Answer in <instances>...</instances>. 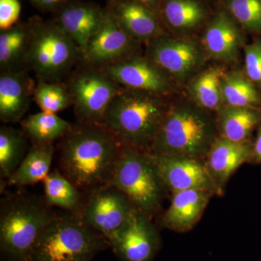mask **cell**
Returning a JSON list of instances; mask_svg holds the SVG:
<instances>
[{
    "mask_svg": "<svg viewBox=\"0 0 261 261\" xmlns=\"http://www.w3.org/2000/svg\"><path fill=\"white\" fill-rule=\"evenodd\" d=\"M108 240L122 261H154L161 247V236L152 218L137 209Z\"/></svg>",
    "mask_w": 261,
    "mask_h": 261,
    "instance_id": "30bf717a",
    "label": "cell"
},
{
    "mask_svg": "<svg viewBox=\"0 0 261 261\" xmlns=\"http://www.w3.org/2000/svg\"><path fill=\"white\" fill-rule=\"evenodd\" d=\"M31 39L25 64L41 82H60L80 58V48L53 21L30 22Z\"/></svg>",
    "mask_w": 261,
    "mask_h": 261,
    "instance_id": "52a82bcc",
    "label": "cell"
},
{
    "mask_svg": "<svg viewBox=\"0 0 261 261\" xmlns=\"http://www.w3.org/2000/svg\"><path fill=\"white\" fill-rule=\"evenodd\" d=\"M34 82L24 70L2 72L0 119L5 123L20 121L34 97Z\"/></svg>",
    "mask_w": 261,
    "mask_h": 261,
    "instance_id": "d6986e66",
    "label": "cell"
},
{
    "mask_svg": "<svg viewBox=\"0 0 261 261\" xmlns=\"http://www.w3.org/2000/svg\"><path fill=\"white\" fill-rule=\"evenodd\" d=\"M54 21L80 48L82 56L102 25L105 10L93 3L67 0L56 10Z\"/></svg>",
    "mask_w": 261,
    "mask_h": 261,
    "instance_id": "9a60e30c",
    "label": "cell"
},
{
    "mask_svg": "<svg viewBox=\"0 0 261 261\" xmlns=\"http://www.w3.org/2000/svg\"><path fill=\"white\" fill-rule=\"evenodd\" d=\"M21 125L34 145L53 143V141L63 138L72 128L68 121L56 114L43 111L31 115Z\"/></svg>",
    "mask_w": 261,
    "mask_h": 261,
    "instance_id": "83f0119b",
    "label": "cell"
},
{
    "mask_svg": "<svg viewBox=\"0 0 261 261\" xmlns=\"http://www.w3.org/2000/svg\"><path fill=\"white\" fill-rule=\"evenodd\" d=\"M214 196L202 190H185L171 194V203L161 216L160 224L178 233L191 231L200 221Z\"/></svg>",
    "mask_w": 261,
    "mask_h": 261,
    "instance_id": "ac0fdd59",
    "label": "cell"
},
{
    "mask_svg": "<svg viewBox=\"0 0 261 261\" xmlns=\"http://www.w3.org/2000/svg\"><path fill=\"white\" fill-rule=\"evenodd\" d=\"M136 42H149L162 35L159 15L135 0H110L106 9Z\"/></svg>",
    "mask_w": 261,
    "mask_h": 261,
    "instance_id": "e0dca14e",
    "label": "cell"
},
{
    "mask_svg": "<svg viewBox=\"0 0 261 261\" xmlns=\"http://www.w3.org/2000/svg\"><path fill=\"white\" fill-rule=\"evenodd\" d=\"M102 124H80L62 138L60 164L63 174L87 193L109 185L123 147Z\"/></svg>",
    "mask_w": 261,
    "mask_h": 261,
    "instance_id": "6da1fadb",
    "label": "cell"
},
{
    "mask_svg": "<svg viewBox=\"0 0 261 261\" xmlns=\"http://www.w3.org/2000/svg\"><path fill=\"white\" fill-rule=\"evenodd\" d=\"M135 1L139 2V3L145 5V6H147V8L152 10L156 14L159 15L161 0H135Z\"/></svg>",
    "mask_w": 261,
    "mask_h": 261,
    "instance_id": "d590c367",
    "label": "cell"
},
{
    "mask_svg": "<svg viewBox=\"0 0 261 261\" xmlns=\"http://www.w3.org/2000/svg\"><path fill=\"white\" fill-rule=\"evenodd\" d=\"M225 70L220 66H212L199 72L189 81V92L192 100L201 108L216 113L224 106L221 80Z\"/></svg>",
    "mask_w": 261,
    "mask_h": 261,
    "instance_id": "603a6c76",
    "label": "cell"
},
{
    "mask_svg": "<svg viewBox=\"0 0 261 261\" xmlns=\"http://www.w3.org/2000/svg\"><path fill=\"white\" fill-rule=\"evenodd\" d=\"M34 99L43 112L56 114L72 105V99L67 87L59 82L39 81L35 86Z\"/></svg>",
    "mask_w": 261,
    "mask_h": 261,
    "instance_id": "f546056e",
    "label": "cell"
},
{
    "mask_svg": "<svg viewBox=\"0 0 261 261\" xmlns=\"http://www.w3.org/2000/svg\"><path fill=\"white\" fill-rule=\"evenodd\" d=\"M219 137L216 113L192 99L169 103L151 152L205 160Z\"/></svg>",
    "mask_w": 261,
    "mask_h": 261,
    "instance_id": "7a4b0ae2",
    "label": "cell"
},
{
    "mask_svg": "<svg viewBox=\"0 0 261 261\" xmlns=\"http://www.w3.org/2000/svg\"><path fill=\"white\" fill-rule=\"evenodd\" d=\"M256 135L252 140V150L250 163L261 165V123L257 128Z\"/></svg>",
    "mask_w": 261,
    "mask_h": 261,
    "instance_id": "836d02e7",
    "label": "cell"
},
{
    "mask_svg": "<svg viewBox=\"0 0 261 261\" xmlns=\"http://www.w3.org/2000/svg\"><path fill=\"white\" fill-rule=\"evenodd\" d=\"M243 46V34L226 13L215 17L202 38V47L206 54L224 63L236 61Z\"/></svg>",
    "mask_w": 261,
    "mask_h": 261,
    "instance_id": "ffe728a7",
    "label": "cell"
},
{
    "mask_svg": "<svg viewBox=\"0 0 261 261\" xmlns=\"http://www.w3.org/2000/svg\"><path fill=\"white\" fill-rule=\"evenodd\" d=\"M2 261H3V260H2Z\"/></svg>",
    "mask_w": 261,
    "mask_h": 261,
    "instance_id": "8d00e7d4",
    "label": "cell"
},
{
    "mask_svg": "<svg viewBox=\"0 0 261 261\" xmlns=\"http://www.w3.org/2000/svg\"><path fill=\"white\" fill-rule=\"evenodd\" d=\"M147 44L146 57L176 82L191 80L205 62L202 45L188 38L162 34Z\"/></svg>",
    "mask_w": 261,
    "mask_h": 261,
    "instance_id": "9c48e42d",
    "label": "cell"
},
{
    "mask_svg": "<svg viewBox=\"0 0 261 261\" xmlns=\"http://www.w3.org/2000/svg\"><path fill=\"white\" fill-rule=\"evenodd\" d=\"M99 68L123 88L164 98L173 91L172 79L146 56L133 55Z\"/></svg>",
    "mask_w": 261,
    "mask_h": 261,
    "instance_id": "7c38bea8",
    "label": "cell"
},
{
    "mask_svg": "<svg viewBox=\"0 0 261 261\" xmlns=\"http://www.w3.org/2000/svg\"><path fill=\"white\" fill-rule=\"evenodd\" d=\"M139 43L123 30L107 10L102 25L89 41L83 59L96 68H102L137 54Z\"/></svg>",
    "mask_w": 261,
    "mask_h": 261,
    "instance_id": "5bb4252c",
    "label": "cell"
},
{
    "mask_svg": "<svg viewBox=\"0 0 261 261\" xmlns=\"http://www.w3.org/2000/svg\"><path fill=\"white\" fill-rule=\"evenodd\" d=\"M245 75L261 92V38L244 46Z\"/></svg>",
    "mask_w": 261,
    "mask_h": 261,
    "instance_id": "1f68e13d",
    "label": "cell"
},
{
    "mask_svg": "<svg viewBox=\"0 0 261 261\" xmlns=\"http://www.w3.org/2000/svg\"><path fill=\"white\" fill-rule=\"evenodd\" d=\"M54 216L44 199L37 195L18 192L3 197L0 250L3 261H28L38 238Z\"/></svg>",
    "mask_w": 261,
    "mask_h": 261,
    "instance_id": "277c9868",
    "label": "cell"
},
{
    "mask_svg": "<svg viewBox=\"0 0 261 261\" xmlns=\"http://www.w3.org/2000/svg\"><path fill=\"white\" fill-rule=\"evenodd\" d=\"M111 185L119 189L137 210L153 219L168 193L151 151L123 146Z\"/></svg>",
    "mask_w": 261,
    "mask_h": 261,
    "instance_id": "8992f818",
    "label": "cell"
},
{
    "mask_svg": "<svg viewBox=\"0 0 261 261\" xmlns=\"http://www.w3.org/2000/svg\"><path fill=\"white\" fill-rule=\"evenodd\" d=\"M135 209L123 192L109 184L89 194L80 216L86 224L108 239Z\"/></svg>",
    "mask_w": 261,
    "mask_h": 261,
    "instance_id": "8fae6325",
    "label": "cell"
},
{
    "mask_svg": "<svg viewBox=\"0 0 261 261\" xmlns=\"http://www.w3.org/2000/svg\"><path fill=\"white\" fill-rule=\"evenodd\" d=\"M31 4L42 11H50L59 8L67 0H28Z\"/></svg>",
    "mask_w": 261,
    "mask_h": 261,
    "instance_id": "e575fe53",
    "label": "cell"
},
{
    "mask_svg": "<svg viewBox=\"0 0 261 261\" xmlns=\"http://www.w3.org/2000/svg\"><path fill=\"white\" fill-rule=\"evenodd\" d=\"M221 91L226 106L261 108L260 91L240 72L225 73Z\"/></svg>",
    "mask_w": 261,
    "mask_h": 261,
    "instance_id": "4316f807",
    "label": "cell"
},
{
    "mask_svg": "<svg viewBox=\"0 0 261 261\" xmlns=\"http://www.w3.org/2000/svg\"><path fill=\"white\" fill-rule=\"evenodd\" d=\"M21 12L18 0H0V30L13 28L18 23Z\"/></svg>",
    "mask_w": 261,
    "mask_h": 261,
    "instance_id": "d6a6232c",
    "label": "cell"
},
{
    "mask_svg": "<svg viewBox=\"0 0 261 261\" xmlns=\"http://www.w3.org/2000/svg\"><path fill=\"white\" fill-rule=\"evenodd\" d=\"M168 104L164 97L124 88L108 107L102 125L123 145L151 151Z\"/></svg>",
    "mask_w": 261,
    "mask_h": 261,
    "instance_id": "3957f363",
    "label": "cell"
},
{
    "mask_svg": "<svg viewBox=\"0 0 261 261\" xmlns=\"http://www.w3.org/2000/svg\"><path fill=\"white\" fill-rule=\"evenodd\" d=\"M27 139L13 127L0 128V176L8 179L16 171L28 152Z\"/></svg>",
    "mask_w": 261,
    "mask_h": 261,
    "instance_id": "f1b7e54d",
    "label": "cell"
},
{
    "mask_svg": "<svg viewBox=\"0 0 261 261\" xmlns=\"http://www.w3.org/2000/svg\"><path fill=\"white\" fill-rule=\"evenodd\" d=\"M228 8L244 28L261 36V0H228Z\"/></svg>",
    "mask_w": 261,
    "mask_h": 261,
    "instance_id": "4dcf8cb0",
    "label": "cell"
},
{
    "mask_svg": "<svg viewBox=\"0 0 261 261\" xmlns=\"http://www.w3.org/2000/svg\"><path fill=\"white\" fill-rule=\"evenodd\" d=\"M31 25L19 23L0 34V67L2 72L20 70L25 63L30 42Z\"/></svg>",
    "mask_w": 261,
    "mask_h": 261,
    "instance_id": "cb8c5ba5",
    "label": "cell"
},
{
    "mask_svg": "<svg viewBox=\"0 0 261 261\" xmlns=\"http://www.w3.org/2000/svg\"><path fill=\"white\" fill-rule=\"evenodd\" d=\"M67 88L79 123L102 125L113 99L124 89L94 66L75 74Z\"/></svg>",
    "mask_w": 261,
    "mask_h": 261,
    "instance_id": "ba28073f",
    "label": "cell"
},
{
    "mask_svg": "<svg viewBox=\"0 0 261 261\" xmlns=\"http://www.w3.org/2000/svg\"><path fill=\"white\" fill-rule=\"evenodd\" d=\"M252 141L237 142L219 137L204 160L213 181L224 195L228 180L240 166L250 163Z\"/></svg>",
    "mask_w": 261,
    "mask_h": 261,
    "instance_id": "2e32d148",
    "label": "cell"
},
{
    "mask_svg": "<svg viewBox=\"0 0 261 261\" xmlns=\"http://www.w3.org/2000/svg\"><path fill=\"white\" fill-rule=\"evenodd\" d=\"M216 122L219 137L237 142H250L261 123V108L224 105L216 113Z\"/></svg>",
    "mask_w": 261,
    "mask_h": 261,
    "instance_id": "44dd1931",
    "label": "cell"
},
{
    "mask_svg": "<svg viewBox=\"0 0 261 261\" xmlns=\"http://www.w3.org/2000/svg\"><path fill=\"white\" fill-rule=\"evenodd\" d=\"M153 154L160 175L168 192L172 194L185 190H202L221 196L203 160L187 156Z\"/></svg>",
    "mask_w": 261,
    "mask_h": 261,
    "instance_id": "4fadbf2b",
    "label": "cell"
},
{
    "mask_svg": "<svg viewBox=\"0 0 261 261\" xmlns=\"http://www.w3.org/2000/svg\"><path fill=\"white\" fill-rule=\"evenodd\" d=\"M160 9L166 24L175 32H191L205 18L203 8L195 0H161Z\"/></svg>",
    "mask_w": 261,
    "mask_h": 261,
    "instance_id": "484cf974",
    "label": "cell"
},
{
    "mask_svg": "<svg viewBox=\"0 0 261 261\" xmlns=\"http://www.w3.org/2000/svg\"><path fill=\"white\" fill-rule=\"evenodd\" d=\"M54 151L53 143L33 145L16 171L8 178V186H29L44 181L49 175Z\"/></svg>",
    "mask_w": 261,
    "mask_h": 261,
    "instance_id": "7402d4cb",
    "label": "cell"
},
{
    "mask_svg": "<svg viewBox=\"0 0 261 261\" xmlns=\"http://www.w3.org/2000/svg\"><path fill=\"white\" fill-rule=\"evenodd\" d=\"M44 200L68 212L80 214L84 202L82 192L64 174L55 171L44 180Z\"/></svg>",
    "mask_w": 261,
    "mask_h": 261,
    "instance_id": "d4e9b609",
    "label": "cell"
},
{
    "mask_svg": "<svg viewBox=\"0 0 261 261\" xmlns=\"http://www.w3.org/2000/svg\"><path fill=\"white\" fill-rule=\"evenodd\" d=\"M107 246L108 239L86 224L80 214H55L36 242L28 261H92Z\"/></svg>",
    "mask_w": 261,
    "mask_h": 261,
    "instance_id": "5b68a950",
    "label": "cell"
}]
</instances>
